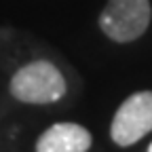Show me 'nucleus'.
Returning a JSON list of instances; mask_svg holds the SVG:
<instances>
[{
  "label": "nucleus",
  "instance_id": "nucleus-1",
  "mask_svg": "<svg viewBox=\"0 0 152 152\" xmlns=\"http://www.w3.org/2000/svg\"><path fill=\"white\" fill-rule=\"evenodd\" d=\"M11 95L23 104H53L66 95V78L51 61L38 59L13 74Z\"/></svg>",
  "mask_w": 152,
  "mask_h": 152
},
{
  "label": "nucleus",
  "instance_id": "nucleus-2",
  "mask_svg": "<svg viewBox=\"0 0 152 152\" xmlns=\"http://www.w3.org/2000/svg\"><path fill=\"white\" fill-rule=\"evenodd\" d=\"M150 17L148 0H108L99 15V28L114 42H131L148 30Z\"/></svg>",
  "mask_w": 152,
  "mask_h": 152
},
{
  "label": "nucleus",
  "instance_id": "nucleus-3",
  "mask_svg": "<svg viewBox=\"0 0 152 152\" xmlns=\"http://www.w3.org/2000/svg\"><path fill=\"white\" fill-rule=\"evenodd\" d=\"M152 131V91H140L127 97L112 118L110 135L118 146H131Z\"/></svg>",
  "mask_w": 152,
  "mask_h": 152
},
{
  "label": "nucleus",
  "instance_id": "nucleus-4",
  "mask_svg": "<svg viewBox=\"0 0 152 152\" xmlns=\"http://www.w3.org/2000/svg\"><path fill=\"white\" fill-rule=\"evenodd\" d=\"M91 133L76 123H57L36 142V152H87Z\"/></svg>",
  "mask_w": 152,
  "mask_h": 152
},
{
  "label": "nucleus",
  "instance_id": "nucleus-5",
  "mask_svg": "<svg viewBox=\"0 0 152 152\" xmlns=\"http://www.w3.org/2000/svg\"><path fill=\"white\" fill-rule=\"evenodd\" d=\"M148 152H152V144H150V146H148Z\"/></svg>",
  "mask_w": 152,
  "mask_h": 152
}]
</instances>
